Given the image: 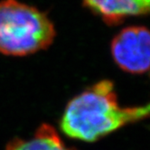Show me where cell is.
I'll list each match as a JSON object with an SVG mask.
<instances>
[{
	"label": "cell",
	"instance_id": "obj_2",
	"mask_svg": "<svg viewBox=\"0 0 150 150\" xmlns=\"http://www.w3.org/2000/svg\"><path fill=\"white\" fill-rule=\"evenodd\" d=\"M55 37L50 18L17 0H0V53L26 56L48 48Z\"/></svg>",
	"mask_w": 150,
	"mask_h": 150
},
{
	"label": "cell",
	"instance_id": "obj_3",
	"mask_svg": "<svg viewBox=\"0 0 150 150\" xmlns=\"http://www.w3.org/2000/svg\"><path fill=\"white\" fill-rule=\"evenodd\" d=\"M150 35L145 26L122 29L113 38L110 51L114 62L123 71L143 74L149 69Z\"/></svg>",
	"mask_w": 150,
	"mask_h": 150
},
{
	"label": "cell",
	"instance_id": "obj_5",
	"mask_svg": "<svg viewBox=\"0 0 150 150\" xmlns=\"http://www.w3.org/2000/svg\"><path fill=\"white\" fill-rule=\"evenodd\" d=\"M6 150H72L62 142L52 126L41 125L30 139L16 138L9 142Z\"/></svg>",
	"mask_w": 150,
	"mask_h": 150
},
{
	"label": "cell",
	"instance_id": "obj_1",
	"mask_svg": "<svg viewBox=\"0 0 150 150\" xmlns=\"http://www.w3.org/2000/svg\"><path fill=\"white\" fill-rule=\"evenodd\" d=\"M149 114V106L121 107L114 84L103 80L72 98L65 107L61 128L68 137L93 142Z\"/></svg>",
	"mask_w": 150,
	"mask_h": 150
},
{
	"label": "cell",
	"instance_id": "obj_4",
	"mask_svg": "<svg viewBox=\"0 0 150 150\" xmlns=\"http://www.w3.org/2000/svg\"><path fill=\"white\" fill-rule=\"evenodd\" d=\"M87 8L108 25H117L130 16L146 15L150 0H83Z\"/></svg>",
	"mask_w": 150,
	"mask_h": 150
}]
</instances>
